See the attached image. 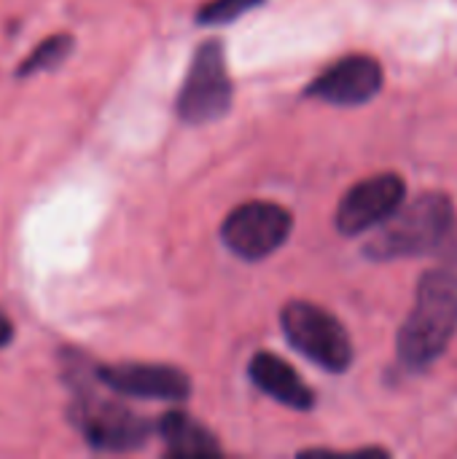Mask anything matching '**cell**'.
Listing matches in <instances>:
<instances>
[{
	"mask_svg": "<svg viewBox=\"0 0 457 459\" xmlns=\"http://www.w3.org/2000/svg\"><path fill=\"white\" fill-rule=\"evenodd\" d=\"M11 339H13V325H11V320L0 312V350L8 347Z\"/></svg>",
	"mask_w": 457,
	"mask_h": 459,
	"instance_id": "15",
	"label": "cell"
},
{
	"mask_svg": "<svg viewBox=\"0 0 457 459\" xmlns=\"http://www.w3.org/2000/svg\"><path fill=\"white\" fill-rule=\"evenodd\" d=\"M264 0H207L199 13L197 22L199 24H229L245 13H250L253 8H259Z\"/></svg>",
	"mask_w": 457,
	"mask_h": 459,
	"instance_id": "13",
	"label": "cell"
},
{
	"mask_svg": "<svg viewBox=\"0 0 457 459\" xmlns=\"http://www.w3.org/2000/svg\"><path fill=\"white\" fill-rule=\"evenodd\" d=\"M248 377L261 393L294 411H310L315 406L312 390L296 377V371L286 360L272 352H256L248 366Z\"/></svg>",
	"mask_w": 457,
	"mask_h": 459,
	"instance_id": "10",
	"label": "cell"
},
{
	"mask_svg": "<svg viewBox=\"0 0 457 459\" xmlns=\"http://www.w3.org/2000/svg\"><path fill=\"white\" fill-rule=\"evenodd\" d=\"M73 425L97 452H132L151 436V425L143 417L105 398L78 401L73 409Z\"/></svg>",
	"mask_w": 457,
	"mask_h": 459,
	"instance_id": "6",
	"label": "cell"
},
{
	"mask_svg": "<svg viewBox=\"0 0 457 459\" xmlns=\"http://www.w3.org/2000/svg\"><path fill=\"white\" fill-rule=\"evenodd\" d=\"M455 223L453 199L447 194L431 191L420 194L415 202L401 204L366 245V258L372 261H396L428 255L442 247Z\"/></svg>",
	"mask_w": 457,
	"mask_h": 459,
	"instance_id": "2",
	"label": "cell"
},
{
	"mask_svg": "<svg viewBox=\"0 0 457 459\" xmlns=\"http://www.w3.org/2000/svg\"><path fill=\"white\" fill-rule=\"evenodd\" d=\"M294 218L275 202H245L221 226V242L242 261L269 258L291 237Z\"/></svg>",
	"mask_w": 457,
	"mask_h": 459,
	"instance_id": "5",
	"label": "cell"
},
{
	"mask_svg": "<svg viewBox=\"0 0 457 459\" xmlns=\"http://www.w3.org/2000/svg\"><path fill=\"white\" fill-rule=\"evenodd\" d=\"M170 457H221L218 438L183 411H167L156 425Z\"/></svg>",
	"mask_w": 457,
	"mask_h": 459,
	"instance_id": "11",
	"label": "cell"
},
{
	"mask_svg": "<svg viewBox=\"0 0 457 459\" xmlns=\"http://www.w3.org/2000/svg\"><path fill=\"white\" fill-rule=\"evenodd\" d=\"M457 333V272H428L417 285V299L399 331V360L423 371L434 366Z\"/></svg>",
	"mask_w": 457,
	"mask_h": 459,
	"instance_id": "1",
	"label": "cell"
},
{
	"mask_svg": "<svg viewBox=\"0 0 457 459\" xmlns=\"http://www.w3.org/2000/svg\"><path fill=\"white\" fill-rule=\"evenodd\" d=\"M439 253H442V258H444L450 266H457V223H453V229H450L447 239L442 242Z\"/></svg>",
	"mask_w": 457,
	"mask_h": 459,
	"instance_id": "14",
	"label": "cell"
},
{
	"mask_svg": "<svg viewBox=\"0 0 457 459\" xmlns=\"http://www.w3.org/2000/svg\"><path fill=\"white\" fill-rule=\"evenodd\" d=\"M407 199V183L401 175L382 172L356 183L337 207V229L345 237L366 234L382 226Z\"/></svg>",
	"mask_w": 457,
	"mask_h": 459,
	"instance_id": "7",
	"label": "cell"
},
{
	"mask_svg": "<svg viewBox=\"0 0 457 459\" xmlns=\"http://www.w3.org/2000/svg\"><path fill=\"white\" fill-rule=\"evenodd\" d=\"M382 89V67L366 54H350L323 70L307 89L304 97L329 105H364L374 100Z\"/></svg>",
	"mask_w": 457,
	"mask_h": 459,
	"instance_id": "8",
	"label": "cell"
},
{
	"mask_svg": "<svg viewBox=\"0 0 457 459\" xmlns=\"http://www.w3.org/2000/svg\"><path fill=\"white\" fill-rule=\"evenodd\" d=\"M97 379L129 398H145V401H186L191 395V379L175 368L162 363H113L100 366Z\"/></svg>",
	"mask_w": 457,
	"mask_h": 459,
	"instance_id": "9",
	"label": "cell"
},
{
	"mask_svg": "<svg viewBox=\"0 0 457 459\" xmlns=\"http://www.w3.org/2000/svg\"><path fill=\"white\" fill-rule=\"evenodd\" d=\"M232 105V78L221 40H205L189 65L178 94V116L186 124H210L226 116Z\"/></svg>",
	"mask_w": 457,
	"mask_h": 459,
	"instance_id": "4",
	"label": "cell"
},
{
	"mask_svg": "<svg viewBox=\"0 0 457 459\" xmlns=\"http://www.w3.org/2000/svg\"><path fill=\"white\" fill-rule=\"evenodd\" d=\"M70 51H73V35H67V32L51 35V38H46L43 43H38L32 48V54L19 65L16 75L24 78V75L40 73V70H54V67H59L67 59Z\"/></svg>",
	"mask_w": 457,
	"mask_h": 459,
	"instance_id": "12",
	"label": "cell"
},
{
	"mask_svg": "<svg viewBox=\"0 0 457 459\" xmlns=\"http://www.w3.org/2000/svg\"><path fill=\"white\" fill-rule=\"evenodd\" d=\"M280 325L288 344L312 360L318 368L342 374L353 363V342L347 328L323 307L310 301H291L280 312Z\"/></svg>",
	"mask_w": 457,
	"mask_h": 459,
	"instance_id": "3",
	"label": "cell"
}]
</instances>
